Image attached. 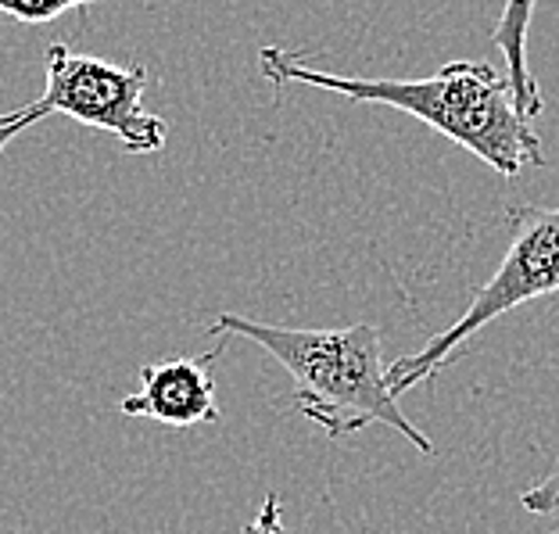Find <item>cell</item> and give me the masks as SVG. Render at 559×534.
<instances>
[{"instance_id": "1", "label": "cell", "mask_w": 559, "mask_h": 534, "mask_svg": "<svg viewBox=\"0 0 559 534\" xmlns=\"http://www.w3.org/2000/svg\"><path fill=\"white\" fill-rule=\"evenodd\" d=\"M259 69L273 86L301 83L359 100V105L405 111L469 155H477L499 176H516L527 165H545L542 140L531 126L535 119L516 108L506 69L499 72L488 61H449L427 80H359V75L316 69L284 47H262Z\"/></svg>"}, {"instance_id": "2", "label": "cell", "mask_w": 559, "mask_h": 534, "mask_svg": "<svg viewBox=\"0 0 559 534\" xmlns=\"http://www.w3.org/2000/svg\"><path fill=\"white\" fill-rule=\"evenodd\" d=\"M209 334L248 337L270 352L295 380V410L320 424L326 438H348L370 424H384L399 430L405 441H413L424 455H435V441L409 424L399 395L391 391L388 363L380 352V330L373 323L305 330L219 312Z\"/></svg>"}, {"instance_id": "3", "label": "cell", "mask_w": 559, "mask_h": 534, "mask_svg": "<svg viewBox=\"0 0 559 534\" xmlns=\"http://www.w3.org/2000/svg\"><path fill=\"white\" fill-rule=\"evenodd\" d=\"M506 223H510V248L491 280H485L469 298L466 312L438 337H430L419 352L402 355L388 366L395 395H405L424 380H435L499 316L520 309L524 301L559 295V209L513 205Z\"/></svg>"}, {"instance_id": "4", "label": "cell", "mask_w": 559, "mask_h": 534, "mask_svg": "<svg viewBox=\"0 0 559 534\" xmlns=\"http://www.w3.org/2000/svg\"><path fill=\"white\" fill-rule=\"evenodd\" d=\"M147 69L111 66L105 58L75 55L66 44H50L44 58V97L50 116H69L116 137L126 155H155L165 147L169 126L144 108Z\"/></svg>"}, {"instance_id": "5", "label": "cell", "mask_w": 559, "mask_h": 534, "mask_svg": "<svg viewBox=\"0 0 559 534\" xmlns=\"http://www.w3.org/2000/svg\"><path fill=\"white\" fill-rule=\"evenodd\" d=\"M219 355L223 348L205 355H169V359L147 363L140 370V388L119 402V413L176 430L198 424H219L223 413L215 405V377H212V366Z\"/></svg>"}, {"instance_id": "6", "label": "cell", "mask_w": 559, "mask_h": 534, "mask_svg": "<svg viewBox=\"0 0 559 534\" xmlns=\"http://www.w3.org/2000/svg\"><path fill=\"white\" fill-rule=\"evenodd\" d=\"M535 4L538 0H506L499 25H495L491 40L502 50L506 61V75L513 83V97L516 108L524 111L527 119L542 116V91L531 75V61H527V33H531V19H535Z\"/></svg>"}, {"instance_id": "7", "label": "cell", "mask_w": 559, "mask_h": 534, "mask_svg": "<svg viewBox=\"0 0 559 534\" xmlns=\"http://www.w3.org/2000/svg\"><path fill=\"white\" fill-rule=\"evenodd\" d=\"M91 4H97V0H0V11L25 25H44L66 15V11H80Z\"/></svg>"}, {"instance_id": "8", "label": "cell", "mask_w": 559, "mask_h": 534, "mask_svg": "<svg viewBox=\"0 0 559 534\" xmlns=\"http://www.w3.org/2000/svg\"><path fill=\"white\" fill-rule=\"evenodd\" d=\"M50 116V111L40 105V100H33V105H22L15 111H8V116H0V155H4V147L11 144L15 137H22L29 126L44 122Z\"/></svg>"}, {"instance_id": "9", "label": "cell", "mask_w": 559, "mask_h": 534, "mask_svg": "<svg viewBox=\"0 0 559 534\" xmlns=\"http://www.w3.org/2000/svg\"><path fill=\"white\" fill-rule=\"evenodd\" d=\"M520 506L527 513H538V517H559V470L552 477L538 480L535 488H527L520 495Z\"/></svg>"}, {"instance_id": "10", "label": "cell", "mask_w": 559, "mask_h": 534, "mask_svg": "<svg viewBox=\"0 0 559 534\" xmlns=\"http://www.w3.org/2000/svg\"><path fill=\"white\" fill-rule=\"evenodd\" d=\"M240 534H287V524H284V510H280V495L270 491L259 506V513L248 520L245 531Z\"/></svg>"}]
</instances>
